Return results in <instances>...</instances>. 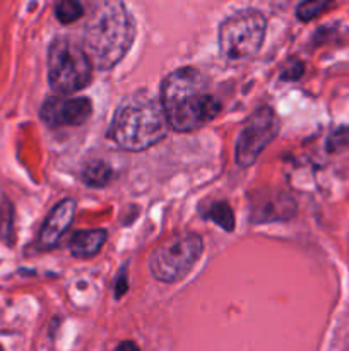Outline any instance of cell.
Returning a JSON list of instances; mask_svg holds the SVG:
<instances>
[{
  "instance_id": "1",
  "label": "cell",
  "mask_w": 349,
  "mask_h": 351,
  "mask_svg": "<svg viewBox=\"0 0 349 351\" xmlns=\"http://www.w3.org/2000/svg\"><path fill=\"white\" fill-rule=\"evenodd\" d=\"M161 105L177 132H194L216 119L221 105L198 69L181 67L164 77Z\"/></svg>"
},
{
  "instance_id": "2",
  "label": "cell",
  "mask_w": 349,
  "mask_h": 351,
  "mask_svg": "<svg viewBox=\"0 0 349 351\" xmlns=\"http://www.w3.org/2000/svg\"><path fill=\"white\" fill-rule=\"evenodd\" d=\"M135 26L122 0H99L84 29V48L101 71L122 60L133 43Z\"/></svg>"
},
{
  "instance_id": "3",
  "label": "cell",
  "mask_w": 349,
  "mask_h": 351,
  "mask_svg": "<svg viewBox=\"0 0 349 351\" xmlns=\"http://www.w3.org/2000/svg\"><path fill=\"white\" fill-rule=\"evenodd\" d=\"M168 125L163 105L149 93L137 91L116 106L108 137L122 149L139 153L159 143Z\"/></svg>"
},
{
  "instance_id": "4",
  "label": "cell",
  "mask_w": 349,
  "mask_h": 351,
  "mask_svg": "<svg viewBox=\"0 0 349 351\" xmlns=\"http://www.w3.org/2000/svg\"><path fill=\"white\" fill-rule=\"evenodd\" d=\"M92 62L70 36H58L48 50V82L60 95H72L91 82Z\"/></svg>"
},
{
  "instance_id": "5",
  "label": "cell",
  "mask_w": 349,
  "mask_h": 351,
  "mask_svg": "<svg viewBox=\"0 0 349 351\" xmlns=\"http://www.w3.org/2000/svg\"><path fill=\"white\" fill-rule=\"evenodd\" d=\"M267 21L262 12L245 9L226 17L219 26V50L229 62L255 57L266 40Z\"/></svg>"
},
{
  "instance_id": "6",
  "label": "cell",
  "mask_w": 349,
  "mask_h": 351,
  "mask_svg": "<svg viewBox=\"0 0 349 351\" xmlns=\"http://www.w3.org/2000/svg\"><path fill=\"white\" fill-rule=\"evenodd\" d=\"M204 250L197 233L181 232L156 247L149 259V269L161 283H178L183 280Z\"/></svg>"
},
{
  "instance_id": "7",
  "label": "cell",
  "mask_w": 349,
  "mask_h": 351,
  "mask_svg": "<svg viewBox=\"0 0 349 351\" xmlns=\"http://www.w3.org/2000/svg\"><path fill=\"white\" fill-rule=\"evenodd\" d=\"M281 122L277 119L276 112L269 106H262L257 110L248 122L243 125L236 141L235 158L238 167L246 168L255 163L263 149L276 139L279 132Z\"/></svg>"
},
{
  "instance_id": "8",
  "label": "cell",
  "mask_w": 349,
  "mask_h": 351,
  "mask_svg": "<svg viewBox=\"0 0 349 351\" xmlns=\"http://www.w3.org/2000/svg\"><path fill=\"white\" fill-rule=\"evenodd\" d=\"M92 105L88 98H50L43 103L40 117L48 127L81 125L91 117Z\"/></svg>"
},
{
  "instance_id": "9",
  "label": "cell",
  "mask_w": 349,
  "mask_h": 351,
  "mask_svg": "<svg viewBox=\"0 0 349 351\" xmlns=\"http://www.w3.org/2000/svg\"><path fill=\"white\" fill-rule=\"evenodd\" d=\"M74 215L75 201H72V199H64L62 202H58V204L51 209L48 218L44 219L43 226H41L40 237H38V245H40V249L48 250L57 247L60 239L65 235L68 226H70Z\"/></svg>"
},
{
  "instance_id": "10",
  "label": "cell",
  "mask_w": 349,
  "mask_h": 351,
  "mask_svg": "<svg viewBox=\"0 0 349 351\" xmlns=\"http://www.w3.org/2000/svg\"><path fill=\"white\" fill-rule=\"evenodd\" d=\"M106 237H108V233L105 230H82L72 237L68 249H70L72 256L89 259L103 249Z\"/></svg>"
},
{
  "instance_id": "11",
  "label": "cell",
  "mask_w": 349,
  "mask_h": 351,
  "mask_svg": "<svg viewBox=\"0 0 349 351\" xmlns=\"http://www.w3.org/2000/svg\"><path fill=\"white\" fill-rule=\"evenodd\" d=\"M294 213V202L291 199H270L263 202L259 216H253V221H276V219L291 218Z\"/></svg>"
},
{
  "instance_id": "12",
  "label": "cell",
  "mask_w": 349,
  "mask_h": 351,
  "mask_svg": "<svg viewBox=\"0 0 349 351\" xmlns=\"http://www.w3.org/2000/svg\"><path fill=\"white\" fill-rule=\"evenodd\" d=\"M112 168L105 163V161H89L84 168H82L81 178L86 185L89 187H103L112 178Z\"/></svg>"
},
{
  "instance_id": "13",
  "label": "cell",
  "mask_w": 349,
  "mask_h": 351,
  "mask_svg": "<svg viewBox=\"0 0 349 351\" xmlns=\"http://www.w3.org/2000/svg\"><path fill=\"white\" fill-rule=\"evenodd\" d=\"M202 216L209 219V221H214L224 232H233L235 230V215H233V209L229 208L228 202H216Z\"/></svg>"
},
{
  "instance_id": "14",
  "label": "cell",
  "mask_w": 349,
  "mask_h": 351,
  "mask_svg": "<svg viewBox=\"0 0 349 351\" xmlns=\"http://www.w3.org/2000/svg\"><path fill=\"white\" fill-rule=\"evenodd\" d=\"M335 5V0H303L296 9V17L301 23H308L322 14L328 12Z\"/></svg>"
},
{
  "instance_id": "15",
  "label": "cell",
  "mask_w": 349,
  "mask_h": 351,
  "mask_svg": "<svg viewBox=\"0 0 349 351\" xmlns=\"http://www.w3.org/2000/svg\"><path fill=\"white\" fill-rule=\"evenodd\" d=\"M84 16L79 0H55V17L62 24H72Z\"/></svg>"
},
{
  "instance_id": "16",
  "label": "cell",
  "mask_w": 349,
  "mask_h": 351,
  "mask_svg": "<svg viewBox=\"0 0 349 351\" xmlns=\"http://www.w3.org/2000/svg\"><path fill=\"white\" fill-rule=\"evenodd\" d=\"M0 239L7 243L12 240V206L5 197L0 199Z\"/></svg>"
},
{
  "instance_id": "17",
  "label": "cell",
  "mask_w": 349,
  "mask_h": 351,
  "mask_svg": "<svg viewBox=\"0 0 349 351\" xmlns=\"http://www.w3.org/2000/svg\"><path fill=\"white\" fill-rule=\"evenodd\" d=\"M328 153H339L349 147V125H342L335 129L334 132L328 136L327 144H325Z\"/></svg>"
},
{
  "instance_id": "18",
  "label": "cell",
  "mask_w": 349,
  "mask_h": 351,
  "mask_svg": "<svg viewBox=\"0 0 349 351\" xmlns=\"http://www.w3.org/2000/svg\"><path fill=\"white\" fill-rule=\"evenodd\" d=\"M303 72H305V65L301 64L300 60L293 62V64L287 65V69H284L283 77L281 79H284V81H296V79L301 77Z\"/></svg>"
},
{
  "instance_id": "19",
  "label": "cell",
  "mask_w": 349,
  "mask_h": 351,
  "mask_svg": "<svg viewBox=\"0 0 349 351\" xmlns=\"http://www.w3.org/2000/svg\"><path fill=\"white\" fill-rule=\"evenodd\" d=\"M125 348L139 350V348H137V345H133V343H122V345H120V346H116V350H125Z\"/></svg>"
}]
</instances>
